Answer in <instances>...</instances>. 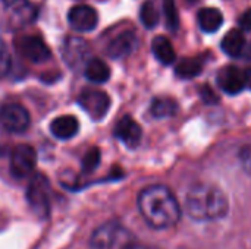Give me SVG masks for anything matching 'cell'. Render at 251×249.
Listing matches in <instances>:
<instances>
[{
	"instance_id": "obj_22",
	"label": "cell",
	"mask_w": 251,
	"mask_h": 249,
	"mask_svg": "<svg viewBox=\"0 0 251 249\" xmlns=\"http://www.w3.org/2000/svg\"><path fill=\"white\" fill-rule=\"evenodd\" d=\"M159 7L154 0H147L140 10V19L143 25L149 29L154 28L159 23Z\"/></svg>"
},
{
	"instance_id": "obj_3",
	"label": "cell",
	"mask_w": 251,
	"mask_h": 249,
	"mask_svg": "<svg viewBox=\"0 0 251 249\" xmlns=\"http://www.w3.org/2000/svg\"><path fill=\"white\" fill-rule=\"evenodd\" d=\"M50 185L49 181L44 178V175L37 173L31 178L26 189V201L32 210V213L41 219L46 220L50 216Z\"/></svg>"
},
{
	"instance_id": "obj_6",
	"label": "cell",
	"mask_w": 251,
	"mask_h": 249,
	"mask_svg": "<svg viewBox=\"0 0 251 249\" xmlns=\"http://www.w3.org/2000/svg\"><path fill=\"white\" fill-rule=\"evenodd\" d=\"M37 164L35 150L28 144L16 145L10 153V175L15 179H24L32 175Z\"/></svg>"
},
{
	"instance_id": "obj_12",
	"label": "cell",
	"mask_w": 251,
	"mask_h": 249,
	"mask_svg": "<svg viewBox=\"0 0 251 249\" xmlns=\"http://www.w3.org/2000/svg\"><path fill=\"white\" fill-rule=\"evenodd\" d=\"M137 47V35L134 31H124L116 35L106 47V53L112 59H122L131 54Z\"/></svg>"
},
{
	"instance_id": "obj_1",
	"label": "cell",
	"mask_w": 251,
	"mask_h": 249,
	"mask_svg": "<svg viewBox=\"0 0 251 249\" xmlns=\"http://www.w3.org/2000/svg\"><path fill=\"white\" fill-rule=\"evenodd\" d=\"M138 210L146 223L157 230L174 227L181 219V205L172 191L163 185L144 188L138 195Z\"/></svg>"
},
{
	"instance_id": "obj_27",
	"label": "cell",
	"mask_w": 251,
	"mask_h": 249,
	"mask_svg": "<svg viewBox=\"0 0 251 249\" xmlns=\"http://www.w3.org/2000/svg\"><path fill=\"white\" fill-rule=\"evenodd\" d=\"M200 95H201L203 101H206L207 104H215L218 101V95L215 94V91L209 85H206L200 90Z\"/></svg>"
},
{
	"instance_id": "obj_11",
	"label": "cell",
	"mask_w": 251,
	"mask_h": 249,
	"mask_svg": "<svg viewBox=\"0 0 251 249\" xmlns=\"http://www.w3.org/2000/svg\"><path fill=\"white\" fill-rule=\"evenodd\" d=\"M218 84L225 92H228L231 95H235V94H238V92H241L244 90V87H246V75L237 66H225L218 73Z\"/></svg>"
},
{
	"instance_id": "obj_18",
	"label": "cell",
	"mask_w": 251,
	"mask_h": 249,
	"mask_svg": "<svg viewBox=\"0 0 251 249\" xmlns=\"http://www.w3.org/2000/svg\"><path fill=\"white\" fill-rule=\"evenodd\" d=\"M151 50H153V54L156 56V59L163 65H171L176 59V53L174 50L172 43L163 35L154 37V40L151 43Z\"/></svg>"
},
{
	"instance_id": "obj_4",
	"label": "cell",
	"mask_w": 251,
	"mask_h": 249,
	"mask_svg": "<svg viewBox=\"0 0 251 249\" xmlns=\"http://www.w3.org/2000/svg\"><path fill=\"white\" fill-rule=\"evenodd\" d=\"M132 242L131 233L116 222H109L96 229L91 238L93 249H122Z\"/></svg>"
},
{
	"instance_id": "obj_2",
	"label": "cell",
	"mask_w": 251,
	"mask_h": 249,
	"mask_svg": "<svg viewBox=\"0 0 251 249\" xmlns=\"http://www.w3.org/2000/svg\"><path fill=\"white\" fill-rule=\"evenodd\" d=\"M185 210L196 222H216L228 214L229 203L221 188L210 183H200L188 191Z\"/></svg>"
},
{
	"instance_id": "obj_23",
	"label": "cell",
	"mask_w": 251,
	"mask_h": 249,
	"mask_svg": "<svg viewBox=\"0 0 251 249\" xmlns=\"http://www.w3.org/2000/svg\"><path fill=\"white\" fill-rule=\"evenodd\" d=\"M163 13H165V19H166L168 28L172 29V31L178 29L179 15H178V9H176V4H175V0H163Z\"/></svg>"
},
{
	"instance_id": "obj_19",
	"label": "cell",
	"mask_w": 251,
	"mask_h": 249,
	"mask_svg": "<svg viewBox=\"0 0 251 249\" xmlns=\"http://www.w3.org/2000/svg\"><path fill=\"white\" fill-rule=\"evenodd\" d=\"M244 47H246V37L240 29H231L222 40V50L232 57L240 56Z\"/></svg>"
},
{
	"instance_id": "obj_16",
	"label": "cell",
	"mask_w": 251,
	"mask_h": 249,
	"mask_svg": "<svg viewBox=\"0 0 251 249\" xmlns=\"http://www.w3.org/2000/svg\"><path fill=\"white\" fill-rule=\"evenodd\" d=\"M84 75L93 84H104L110 78V68L101 59H90L85 63Z\"/></svg>"
},
{
	"instance_id": "obj_9",
	"label": "cell",
	"mask_w": 251,
	"mask_h": 249,
	"mask_svg": "<svg viewBox=\"0 0 251 249\" xmlns=\"http://www.w3.org/2000/svg\"><path fill=\"white\" fill-rule=\"evenodd\" d=\"M37 18V7L29 0H12L7 7V22L12 29H22Z\"/></svg>"
},
{
	"instance_id": "obj_26",
	"label": "cell",
	"mask_w": 251,
	"mask_h": 249,
	"mask_svg": "<svg viewBox=\"0 0 251 249\" xmlns=\"http://www.w3.org/2000/svg\"><path fill=\"white\" fill-rule=\"evenodd\" d=\"M240 160H241L246 172L251 175V144L243 147V150L240 151Z\"/></svg>"
},
{
	"instance_id": "obj_13",
	"label": "cell",
	"mask_w": 251,
	"mask_h": 249,
	"mask_svg": "<svg viewBox=\"0 0 251 249\" xmlns=\"http://www.w3.org/2000/svg\"><path fill=\"white\" fill-rule=\"evenodd\" d=\"M115 136L122 141L128 148H135L143 136L141 126L129 116H125L119 120L115 128Z\"/></svg>"
},
{
	"instance_id": "obj_7",
	"label": "cell",
	"mask_w": 251,
	"mask_h": 249,
	"mask_svg": "<svg viewBox=\"0 0 251 249\" xmlns=\"http://www.w3.org/2000/svg\"><path fill=\"white\" fill-rule=\"evenodd\" d=\"M18 53L32 63H43L51 57V51L43 38L37 35H24L15 40Z\"/></svg>"
},
{
	"instance_id": "obj_21",
	"label": "cell",
	"mask_w": 251,
	"mask_h": 249,
	"mask_svg": "<svg viewBox=\"0 0 251 249\" xmlns=\"http://www.w3.org/2000/svg\"><path fill=\"white\" fill-rule=\"evenodd\" d=\"M201 70H203V63L199 59H193V57L182 59L175 68L176 75L182 79H193L199 76Z\"/></svg>"
},
{
	"instance_id": "obj_29",
	"label": "cell",
	"mask_w": 251,
	"mask_h": 249,
	"mask_svg": "<svg viewBox=\"0 0 251 249\" xmlns=\"http://www.w3.org/2000/svg\"><path fill=\"white\" fill-rule=\"evenodd\" d=\"M122 249H159L154 248V247H150V245H144V244H138V242H129L126 247H124Z\"/></svg>"
},
{
	"instance_id": "obj_17",
	"label": "cell",
	"mask_w": 251,
	"mask_h": 249,
	"mask_svg": "<svg viewBox=\"0 0 251 249\" xmlns=\"http://www.w3.org/2000/svg\"><path fill=\"white\" fill-rule=\"evenodd\" d=\"M197 21L204 32H216L224 23V16L222 12L215 7H203L199 10Z\"/></svg>"
},
{
	"instance_id": "obj_28",
	"label": "cell",
	"mask_w": 251,
	"mask_h": 249,
	"mask_svg": "<svg viewBox=\"0 0 251 249\" xmlns=\"http://www.w3.org/2000/svg\"><path fill=\"white\" fill-rule=\"evenodd\" d=\"M240 26L244 31H251V9H247L240 18Z\"/></svg>"
},
{
	"instance_id": "obj_31",
	"label": "cell",
	"mask_w": 251,
	"mask_h": 249,
	"mask_svg": "<svg viewBox=\"0 0 251 249\" xmlns=\"http://www.w3.org/2000/svg\"><path fill=\"white\" fill-rule=\"evenodd\" d=\"M190 1H194V0H190Z\"/></svg>"
},
{
	"instance_id": "obj_25",
	"label": "cell",
	"mask_w": 251,
	"mask_h": 249,
	"mask_svg": "<svg viewBox=\"0 0 251 249\" xmlns=\"http://www.w3.org/2000/svg\"><path fill=\"white\" fill-rule=\"evenodd\" d=\"M10 66H12V57H10L9 48L6 43L0 38V79L9 73Z\"/></svg>"
},
{
	"instance_id": "obj_8",
	"label": "cell",
	"mask_w": 251,
	"mask_h": 249,
	"mask_svg": "<svg viewBox=\"0 0 251 249\" xmlns=\"http://www.w3.org/2000/svg\"><path fill=\"white\" fill-rule=\"evenodd\" d=\"M29 122L28 110L18 103L4 104L0 110V125L9 132L21 134L28 129Z\"/></svg>"
},
{
	"instance_id": "obj_10",
	"label": "cell",
	"mask_w": 251,
	"mask_h": 249,
	"mask_svg": "<svg viewBox=\"0 0 251 249\" xmlns=\"http://www.w3.org/2000/svg\"><path fill=\"white\" fill-rule=\"evenodd\" d=\"M68 22L75 31L88 32L97 26L99 15L96 9L88 4H76L68 12Z\"/></svg>"
},
{
	"instance_id": "obj_30",
	"label": "cell",
	"mask_w": 251,
	"mask_h": 249,
	"mask_svg": "<svg viewBox=\"0 0 251 249\" xmlns=\"http://www.w3.org/2000/svg\"><path fill=\"white\" fill-rule=\"evenodd\" d=\"M244 75H246V87H250L251 88V69H247L244 72Z\"/></svg>"
},
{
	"instance_id": "obj_5",
	"label": "cell",
	"mask_w": 251,
	"mask_h": 249,
	"mask_svg": "<svg viewBox=\"0 0 251 249\" xmlns=\"http://www.w3.org/2000/svg\"><path fill=\"white\" fill-rule=\"evenodd\" d=\"M78 104L93 120H101L110 109V97L104 91L85 88L78 97Z\"/></svg>"
},
{
	"instance_id": "obj_15",
	"label": "cell",
	"mask_w": 251,
	"mask_h": 249,
	"mask_svg": "<svg viewBox=\"0 0 251 249\" xmlns=\"http://www.w3.org/2000/svg\"><path fill=\"white\" fill-rule=\"evenodd\" d=\"M63 57L66 63L72 68H75L78 63L84 62V59L88 54V44L81 38H68L62 48Z\"/></svg>"
},
{
	"instance_id": "obj_14",
	"label": "cell",
	"mask_w": 251,
	"mask_h": 249,
	"mask_svg": "<svg viewBox=\"0 0 251 249\" xmlns=\"http://www.w3.org/2000/svg\"><path fill=\"white\" fill-rule=\"evenodd\" d=\"M50 131L57 139H71L74 138L79 131V122L75 116L63 114L56 117L50 123Z\"/></svg>"
},
{
	"instance_id": "obj_24",
	"label": "cell",
	"mask_w": 251,
	"mask_h": 249,
	"mask_svg": "<svg viewBox=\"0 0 251 249\" xmlns=\"http://www.w3.org/2000/svg\"><path fill=\"white\" fill-rule=\"evenodd\" d=\"M99 163H100V150L97 147H91L82 158V172L84 173L94 172Z\"/></svg>"
},
{
	"instance_id": "obj_20",
	"label": "cell",
	"mask_w": 251,
	"mask_h": 249,
	"mask_svg": "<svg viewBox=\"0 0 251 249\" xmlns=\"http://www.w3.org/2000/svg\"><path fill=\"white\" fill-rule=\"evenodd\" d=\"M176 112H178V103L171 97H157L153 100L150 106V113L157 119L171 117Z\"/></svg>"
}]
</instances>
